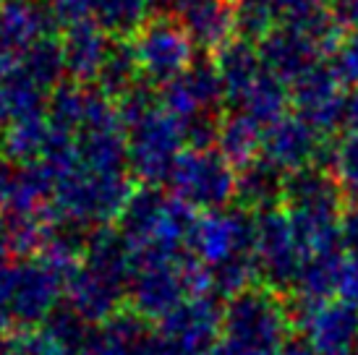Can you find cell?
Masks as SVG:
<instances>
[{"mask_svg":"<svg viewBox=\"0 0 358 355\" xmlns=\"http://www.w3.org/2000/svg\"><path fill=\"white\" fill-rule=\"evenodd\" d=\"M238 29L264 40L278 29H303L338 37V13L329 0H236Z\"/></svg>","mask_w":358,"mask_h":355,"instance_id":"10","label":"cell"},{"mask_svg":"<svg viewBox=\"0 0 358 355\" xmlns=\"http://www.w3.org/2000/svg\"><path fill=\"white\" fill-rule=\"evenodd\" d=\"M52 19L40 3L6 0L0 3V52L24 55L40 42L50 40Z\"/></svg>","mask_w":358,"mask_h":355,"instance_id":"20","label":"cell"},{"mask_svg":"<svg viewBox=\"0 0 358 355\" xmlns=\"http://www.w3.org/2000/svg\"><path fill=\"white\" fill-rule=\"evenodd\" d=\"M225 97L222 84H220L217 68L212 66H191L183 76L170 81L162 92V105L180 118L191 129V133L201 136L204 118H209L220 99Z\"/></svg>","mask_w":358,"mask_h":355,"instance_id":"15","label":"cell"},{"mask_svg":"<svg viewBox=\"0 0 358 355\" xmlns=\"http://www.w3.org/2000/svg\"><path fill=\"white\" fill-rule=\"evenodd\" d=\"M340 243L345 248V254L358 259V204L350 207L343 215V225H340Z\"/></svg>","mask_w":358,"mask_h":355,"instance_id":"31","label":"cell"},{"mask_svg":"<svg viewBox=\"0 0 358 355\" xmlns=\"http://www.w3.org/2000/svg\"><path fill=\"white\" fill-rule=\"evenodd\" d=\"M343 129H345V136H358V89H353V94L345 102Z\"/></svg>","mask_w":358,"mask_h":355,"instance_id":"32","label":"cell"},{"mask_svg":"<svg viewBox=\"0 0 358 355\" xmlns=\"http://www.w3.org/2000/svg\"><path fill=\"white\" fill-rule=\"evenodd\" d=\"M282 188H285L282 175H280L278 170L269 168L267 162H262V159L254 162L251 168H246V173L238 178V194L249 204L262 207V212L272 207V201H275V196Z\"/></svg>","mask_w":358,"mask_h":355,"instance_id":"25","label":"cell"},{"mask_svg":"<svg viewBox=\"0 0 358 355\" xmlns=\"http://www.w3.org/2000/svg\"><path fill=\"white\" fill-rule=\"evenodd\" d=\"M189 254L194 261L220 272L225 266L254 256V222L233 209L201 212L189 233Z\"/></svg>","mask_w":358,"mask_h":355,"instance_id":"9","label":"cell"},{"mask_svg":"<svg viewBox=\"0 0 358 355\" xmlns=\"http://www.w3.org/2000/svg\"><path fill=\"white\" fill-rule=\"evenodd\" d=\"M40 6L52 19V24H63L69 29L90 21L94 13V0H40Z\"/></svg>","mask_w":358,"mask_h":355,"instance_id":"29","label":"cell"},{"mask_svg":"<svg viewBox=\"0 0 358 355\" xmlns=\"http://www.w3.org/2000/svg\"><path fill=\"white\" fill-rule=\"evenodd\" d=\"M63 50V66L66 73H71L79 84L100 81L110 58L115 52V45L108 40L105 27L94 21L76 24L66 31V40L60 42Z\"/></svg>","mask_w":358,"mask_h":355,"instance_id":"19","label":"cell"},{"mask_svg":"<svg viewBox=\"0 0 358 355\" xmlns=\"http://www.w3.org/2000/svg\"><path fill=\"white\" fill-rule=\"evenodd\" d=\"M0 355H16V335L0 329Z\"/></svg>","mask_w":358,"mask_h":355,"instance_id":"35","label":"cell"},{"mask_svg":"<svg viewBox=\"0 0 358 355\" xmlns=\"http://www.w3.org/2000/svg\"><path fill=\"white\" fill-rule=\"evenodd\" d=\"M332 173L343 194L358 201V136H343L332 152Z\"/></svg>","mask_w":358,"mask_h":355,"instance_id":"26","label":"cell"},{"mask_svg":"<svg viewBox=\"0 0 358 355\" xmlns=\"http://www.w3.org/2000/svg\"><path fill=\"white\" fill-rule=\"evenodd\" d=\"M338 42V37H327V34H317V31L278 29L262 40L259 55L280 81L293 87L301 76H306L308 71L322 66L319 58L327 50L332 52Z\"/></svg>","mask_w":358,"mask_h":355,"instance_id":"13","label":"cell"},{"mask_svg":"<svg viewBox=\"0 0 358 355\" xmlns=\"http://www.w3.org/2000/svg\"><path fill=\"white\" fill-rule=\"evenodd\" d=\"M48 118L50 138L34 168L48 183L55 219L97 230L120 219L134 198L123 110L102 92L60 87Z\"/></svg>","mask_w":358,"mask_h":355,"instance_id":"1","label":"cell"},{"mask_svg":"<svg viewBox=\"0 0 358 355\" xmlns=\"http://www.w3.org/2000/svg\"><path fill=\"white\" fill-rule=\"evenodd\" d=\"M191 225V207H186L180 198L165 196L155 188L134 194L120 217V236L131 248L134 269L180 256V248L189 243Z\"/></svg>","mask_w":358,"mask_h":355,"instance_id":"4","label":"cell"},{"mask_svg":"<svg viewBox=\"0 0 358 355\" xmlns=\"http://www.w3.org/2000/svg\"><path fill=\"white\" fill-rule=\"evenodd\" d=\"M81 345V321L71 311L50 316L48 321L21 329L16 335L19 355H76Z\"/></svg>","mask_w":358,"mask_h":355,"instance_id":"21","label":"cell"},{"mask_svg":"<svg viewBox=\"0 0 358 355\" xmlns=\"http://www.w3.org/2000/svg\"><path fill=\"white\" fill-rule=\"evenodd\" d=\"M322 154V133L301 120L296 113L280 118L264 129V144H262V162H267L280 175H299L303 170H311V162Z\"/></svg>","mask_w":358,"mask_h":355,"instance_id":"14","label":"cell"},{"mask_svg":"<svg viewBox=\"0 0 358 355\" xmlns=\"http://www.w3.org/2000/svg\"><path fill=\"white\" fill-rule=\"evenodd\" d=\"M329 68H332V73L340 79L343 87L358 89V29L350 31L348 37H343V40L335 45Z\"/></svg>","mask_w":358,"mask_h":355,"instance_id":"27","label":"cell"},{"mask_svg":"<svg viewBox=\"0 0 358 355\" xmlns=\"http://www.w3.org/2000/svg\"><path fill=\"white\" fill-rule=\"evenodd\" d=\"M303 342L317 355H353L358 350V311L340 300L301 308Z\"/></svg>","mask_w":358,"mask_h":355,"instance_id":"17","label":"cell"},{"mask_svg":"<svg viewBox=\"0 0 358 355\" xmlns=\"http://www.w3.org/2000/svg\"><path fill=\"white\" fill-rule=\"evenodd\" d=\"M76 355H152V335L144 329V319L123 311L87 337Z\"/></svg>","mask_w":358,"mask_h":355,"instance_id":"22","label":"cell"},{"mask_svg":"<svg viewBox=\"0 0 358 355\" xmlns=\"http://www.w3.org/2000/svg\"><path fill=\"white\" fill-rule=\"evenodd\" d=\"M332 300H340L345 306L358 311V259L340 254L332 280Z\"/></svg>","mask_w":358,"mask_h":355,"instance_id":"28","label":"cell"},{"mask_svg":"<svg viewBox=\"0 0 358 355\" xmlns=\"http://www.w3.org/2000/svg\"><path fill=\"white\" fill-rule=\"evenodd\" d=\"M215 290V280L207 266L191 256H173L134 269L129 287L131 311L144 321H165L183 303L207 298Z\"/></svg>","mask_w":358,"mask_h":355,"instance_id":"6","label":"cell"},{"mask_svg":"<svg viewBox=\"0 0 358 355\" xmlns=\"http://www.w3.org/2000/svg\"><path fill=\"white\" fill-rule=\"evenodd\" d=\"M335 13L340 24H353L358 29V0H338Z\"/></svg>","mask_w":358,"mask_h":355,"instance_id":"34","label":"cell"},{"mask_svg":"<svg viewBox=\"0 0 358 355\" xmlns=\"http://www.w3.org/2000/svg\"><path fill=\"white\" fill-rule=\"evenodd\" d=\"M290 326L282 298L257 285L228 300L220 347L225 355H282L290 345Z\"/></svg>","mask_w":358,"mask_h":355,"instance_id":"5","label":"cell"},{"mask_svg":"<svg viewBox=\"0 0 358 355\" xmlns=\"http://www.w3.org/2000/svg\"><path fill=\"white\" fill-rule=\"evenodd\" d=\"M176 16L201 50H225L238 29L236 0H176Z\"/></svg>","mask_w":358,"mask_h":355,"instance_id":"18","label":"cell"},{"mask_svg":"<svg viewBox=\"0 0 358 355\" xmlns=\"http://www.w3.org/2000/svg\"><path fill=\"white\" fill-rule=\"evenodd\" d=\"M262 144H264V126L241 110H233L215 129V149L233 168H251L254 162H259Z\"/></svg>","mask_w":358,"mask_h":355,"instance_id":"23","label":"cell"},{"mask_svg":"<svg viewBox=\"0 0 358 355\" xmlns=\"http://www.w3.org/2000/svg\"><path fill=\"white\" fill-rule=\"evenodd\" d=\"M123 118L129 131L131 173L150 186L170 180L178 159L189 149V126L139 89H134L123 102Z\"/></svg>","mask_w":358,"mask_h":355,"instance_id":"3","label":"cell"},{"mask_svg":"<svg viewBox=\"0 0 358 355\" xmlns=\"http://www.w3.org/2000/svg\"><path fill=\"white\" fill-rule=\"evenodd\" d=\"M293 105H296V115L306 120L317 133H327L335 126H343V113H345V92L340 79L332 73V68L317 66L308 71L306 76H301L293 87Z\"/></svg>","mask_w":358,"mask_h":355,"instance_id":"16","label":"cell"},{"mask_svg":"<svg viewBox=\"0 0 358 355\" xmlns=\"http://www.w3.org/2000/svg\"><path fill=\"white\" fill-rule=\"evenodd\" d=\"M13 183H16V175H13L8 168H3V165H0V217L6 215V209H8V204H10Z\"/></svg>","mask_w":358,"mask_h":355,"instance_id":"33","label":"cell"},{"mask_svg":"<svg viewBox=\"0 0 358 355\" xmlns=\"http://www.w3.org/2000/svg\"><path fill=\"white\" fill-rule=\"evenodd\" d=\"M238 173L215 147L194 144L183 152L178 165L170 175L173 196L186 207L215 212L228 209L233 196H238Z\"/></svg>","mask_w":358,"mask_h":355,"instance_id":"8","label":"cell"},{"mask_svg":"<svg viewBox=\"0 0 358 355\" xmlns=\"http://www.w3.org/2000/svg\"><path fill=\"white\" fill-rule=\"evenodd\" d=\"M215 68L225 99H230L236 110L259 120L264 129L288 115V84L264 66L259 50L249 42H230L220 50Z\"/></svg>","mask_w":358,"mask_h":355,"instance_id":"7","label":"cell"},{"mask_svg":"<svg viewBox=\"0 0 358 355\" xmlns=\"http://www.w3.org/2000/svg\"><path fill=\"white\" fill-rule=\"evenodd\" d=\"M134 277V256L120 230L100 227L84 246V264L66 287L71 314L81 324H108L123 314Z\"/></svg>","mask_w":358,"mask_h":355,"instance_id":"2","label":"cell"},{"mask_svg":"<svg viewBox=\"0 0 358 355\" xmlns=\"http://www.w3.org/2000/svg\"><path fill=\"white\" fill-rule=\"evenodd\" d=\"M168 3L176 6V0H94V16L105 29L139 31L150 21L152 10Z\"/></svg>","mask_w":358,"mask_h":355,"instance_id":"24","label":"cell"},{"mask_svg":"<svg viewBox=\"0 0 358 355\" xmlns=\"http://www.w3.org/2000/svg\"><path fill=\"white\" fill-rule=\"evenodd\" d=\"M16 355H19V353H16Z\"/></svg>","mask_w":358,"mask_h":355,"instance_id":"36","label":"cell"},{"mask_svg":"<svg viewBox=\"0 0 358 355\" xmlns=\"http://www.w3.org/2000/svg\"><path fill=\"white\" fill-rule=\"evenodd\" d=\"M19 264L16 259L0 256V329L13 326L10 321V308H13V296H16V282H19Z\"/></svg>","mask_w":358,"mask_h":355,"instance_id":"30","label":"cell"},{"mask_svg":"<svg viewBox=\"0 0 358 355\" xmlns=\"http://www.w3.org/2000/svg\"><path fill=\"white\" fill-rule=\"evenodd\" d=\"M194 50L196 45L183 31V27L170 19L147 21L131 42L136 71L147 81L165 87L194 66Z\"/></svg>","mask_w":358,"mask_h":355,"instance_id":"11","label":"cell"},{"mask_svg":"<svg viewBox=\"0 0 358 355\" xmlns=\"http://www.w3.org/2000/svg\"><path fill=\"white\" fill-rule=\"evenodd\" d=\"M254 256H257L259 272L267 275L275 285L296 287L299 277L308 266L306 248L282 207H269L257 217Z\"/></svg>","mask_w":358,"mask_h":355,"instance_id":"12","label":"cell"}]
</instances>
